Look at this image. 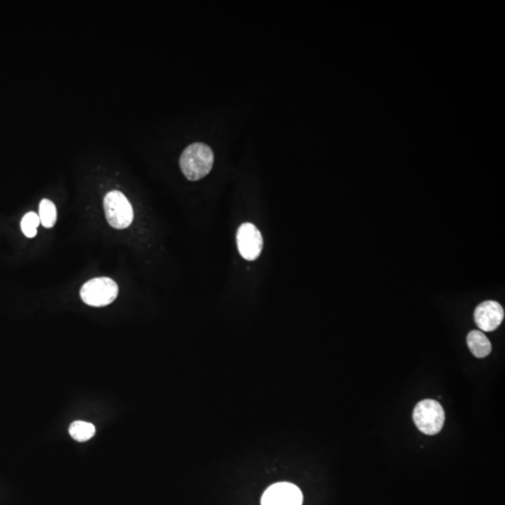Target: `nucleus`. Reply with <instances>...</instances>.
<instances>
[{
  "label": "nucleus",
  "mask_w": 505,
  "mask_h": 505,
  "mask_svg": "<svg viewBox=\"0 0 505 505\" xmlns=\"http://www.w3.org/2000/svg\"><path fill=\"white\" fill-rule=\"evenodd\" d=\"M304 496L297 486L290 483H277L264 492L261 505H301Z\"/></svg>",
  "instance_id": "nucleus-6"
},
{
  "label": "nucleus",
  "mask_w": 505,
  "mask_h": 505,
  "mask_svg": "<svg viewBox=\"0 0 505 505\" xmlns=\"http://www.w3.org/2000/svg\"><path fill=\"white\" fill-rule=\"evenodd\" d=\"M215 161L213 150L204 143L197 142L186 147L180 158V167L186 179L199 181L212 171Z\"/></svg>",
  "instance_id": "nucleus-1"
},
{
  "label": "nucleus",
  "mask_w": 505,
  "mask_h": 505,
  "mask_svg": "<svg viewBox=\"0 0 505 505\" xmlns=\"http://www.w3.org/2000/svg\"><path fill=\"white\" fill-rule=\"evenodd\" d=\"M413 420L417 428L424 434L436 436L444 427V408L434 399H424L415 407Z\"/></svg>",
  "instance_id": "nucleus-2"
},
{
  "label": "nucleus",
  "mask_w": 505,
  "mask_h": 505,
  "mask_svg": "<svg viewBox=\"0 0 505 505\" xmlns=\"http://www.w3.org/2000/svg\"><path fill=\"white\" fill-rule=\"evenodd\" d=\"M474 318L478 328L490 332L498 329L504 318V310L499 302L487 301L478 305Z\"/></svg>",
  "instance_id": "nucleus-7"
},
{
  "label": "nucleus",
  "mask_w": 505,
  "mask_h": 505,
  "mask_svg": "<svg viewBox=\"0 0 505 505\" xmlns=\"http://www.w3.org/2000/svg\"><path fill=\"white\" fill-rule=\"evenodd\" d=\"M237 245L240 256L248 261L256 260L263 248V238L255 225L245 223L237 232Z\"/></svg>",
  "instance_id": "nucleus-5"
},
{
  "label": "nucleus",
  "mask_w": 505,
  "mask_h": 505,
  "mask_svg": "<svg viewBox=\"0 0 505 505\" xmlns=\"http://www.w3.org/2000/svg\"><path fill=\"white\" fill-rule=\"evenodd\" d=\"M40 224L39 215L31 212L26 213L21 221V229L28 238H34L37 235V229Z\"/></svg>",
  "instance_id": "nucleus-11"
},
{
  "label": "nucleus",
  "mask_w": 505,
  "mask_h": 505,
  "mask_svg": "<svg viewBox=\"0 0 505 505\" xmlns=\"http://www.w3.org/2000/svg\"><path fill=\"white\" fill-rule=\"evenodd\" d=\"M104 206L108 223L113 228L126 229L133 222V208L122 192H109L105 196Z\"/></svg>",
  "instance_id": "nucleus-4"
},
{
  "label": "nucleus",
  "mask_w": 505,
  "mask_h": 505,
  "mask_svg": "<svg viewBox=\"0 0 505 505\" xmlns=\"http://www.w3.org/2000/svg\"><path fill=\"white\" fill-rule=\"evenodd\" d=\"M467 345L472 355L478 358H486L492 350L490 340L482 331H479L470 332L467 336Z\"/></svg>",
  "instance_id": "nucleus-8"
},
{
  "label": "nucleus",
  "mask_w": 505,
  "mask_h": 505,
  "mask_svg": "<svg viewBox=\"0 0 505 505\" xmlns=\"http://www.w3.org/2000/svg\"><path fill=\"white\" fill-rule=\"evenodd\" d=\"M39 217L40 223L44 228L51 229L55 226L58 220V212L53 201L46 199L40 201Z\"/></svg>",
  "instance_id": "nucleus-10"
},
{
  "label": "nucleus",
  "mask_w": 505,
  "mask_h": 505,
  "mask_svg": "<svg viewBox=\"0 0 505 505\" xmlns=\"http://www.w3.org/2000/svg\"><path fill=\"white\" fill-rule=\"evenodd\" d=\"M80 295L83 301L89 306H107L117 298L118 285L110 278H94L82 286Z\"/></svg>",
  "instance_id": "nucleus-3"
},
{
  "label": "nucleus",
  "mask_w": 505,
  "mask_h": 505,
  "mask_svg": "<svg viewBox=\"0 0 505 505\" xmlns=\"http://www.w3.org/2000/svg\"><path fill=\"white\" fill-rule=\"evenodd\" d=\"M69 434L78 442H86L96 433V428L93 424L85 421H74L69 427Z\"/></svg>",
  "instance_id": "nucleus-9"
}]
</instances>
